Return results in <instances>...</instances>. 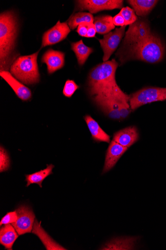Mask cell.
Segmentation results:
<instances>
[{
	"label": "cell",
	"instance_id": "1",
	"mask_svg": "<svg viewBox=\"0 0 166 250\" xmlns=\"http://www.w3.org/2000/svg\"><path fill=\"white\" fill-rule=\"evenodd\" d=\"M128 59L138 60L149 63L161 62L165 47L161 39L152 33L148 22L137 20L129 26L124 40Z\"/></svg>",
	"mask_w": 166,
	"mask_h": 250
},
{
	"label": "cell",
	"instance_id": "2",
	"mask_svg": "<svg viewBox=\"0 0 166 250\" xmlns=\"http://www.w3.org/2000/svg\"><path fill=\"white\" fill-rule=\"evenodd\" d=\"M18 22L15 14L7 11L0 15V70L8 71L17 59L15 54Z\"/></svg>",
	"mask_w": 166,
	"mask_h": 250
},
{
	"label": "cell",
	"instance_id": "3",
	"mask_svg": "<svg viewBox=\"0 0 166 250\" xmlns=\"http://www.w3.org/2000/svg\"><path fill=\"white\" fill-rule=\"evenodd\" d=\"M118 63L115 59L99 64L89 76V92L92 96L100 95L116 84L115 75Z\"/></svg>",
	"mask_w": 166,
	"mask_h": 250
},
{
	"label": "cell",
	"instance_id": "4",
	"mask_svg": "<svg viewBox=\"0 0 166 250\" xmlns=\"http://www.w3.org/2000/svg\"><path fill=\"white\" fill-rule=\"evenodd\" d=\"M39 51L29 56L18 57L12 64V75L21 83L33 84L39 81L37 59Z\"/></svg>",
	"mask_w": 166,
	"mask_h": 250
},
{
	"label": "cell",
	"instance_id": "5",
	"mask_svg": "<svg viewBox=\"0 0 166 250\" xmlns=\"http://www.w3.org/2000/svg\"><path fill=\"white\" fill-rule=\"evenodd\" d=\"M166 100V88L148 87L133 94L130 98V108L135 110L145 104Z\"/></svg>",
	"mask_w": 166,
	"mask_h": 250
},
{
	"label": "cell",
	"instance_id": "6",
	"mask_svg": "<svg viewBox=\"0 0 166 250\" xmlns=\"http://www.w3.org/2000/svg\"><path fill=\"white\" fill-rule=\"evenodd\" d=\"M76 2V11L87 10L92 14L104 10L121 9L124 3L122 0H79Z\"/></svg>",
	"mask_w": 166,
	"mask_h": 250
},
{
	"label": "cell",
	"instance_id": "7",
	"mask_svg": "<svg viewBox=\"0 0 166 250\" xmlns=\"http://www.w3.org/2000/svg\"><path fill=\"white\" fill-rule=\"evenodd\" d=\"M18 218L16 222L11 224L18 235L31 233L35 223V215L29 207L20 206L16 210Z\"/></svg>",
	"mask_w": 166,
	"mask_h": 250
},
{
	"label": "cell",
	"instance_id": "8",
	"mask_svg": "<svg viewBox=\"0 0 166 250\" xmlns=\"http://www.w3.org/2000/svg\"><path fill=\"white\" fill-rule=\"evenodd\" d=\"M126 26L117 28L115 31L105 35L103 39L99 41L103 50L104 62H107L116 50L125 35Z\"/></svg>",
	"mask_w": 166,
	"mask_h": 250
},
{
	"label": "cell",
	"instance_id": "9",
	"mask_svg": "<svg viewBox=\"0 0 166 250\" xmlns=\"http://www.w3.org/2000/svg\"><path fill=\"white\" fill-rule=\"evenodd\" d=\"M71 32L67 22L59 21L52 28L45 32L42 37L41 48L57 43L67 38Z\"/></svg>",
	"mask_w": 166,
	"mask_h": 250
},
{
	"label": "cell",
	"instance_id": "10",
	"mask_svg": "<svg viewBox=\"0 0 166 250\" xmlns=\"http://www.w3.org/2000/svg\"><path fill=\"white\" fill-rule=\"evenodd\" d=\"M99 95L109 96L114 100L117 104L121 118L126 119L129 116L130 106L129 102L130 97L125 94L117 84L108 92Z\"/></svg>",
	"mask_w": 166,
	"mask_h": 250
},
{
	"label": "cell",
	"instance_id": "11",
	"mask_svg": "<svg viewBox=\"0 0 166 250\" xmlns=\"http://www.w3.org/2000/svg\"><path fill=\"white\" fill-rule=\"evenodd\" d=\"M0 76L10 85L18 98L22 101H27L32 98L31 90L19 82L9 71L0 72Z\"/></svg>",
	"mask_w": 166,
	"mask_h": 250
},
{
	"label": "cell",
	"instance_id": "12",
	"mask_svg": "<svg viewBox=\"0 0 166 250\" xmlns=\"http://www.w3.org/2000/svg\"><path fill=\"white\" fill-rule=\"evenodd\" d=\"M128 149V148L112 140L107 152L103 173L104 174L111 170Z\"/></svg>",
	"mask_w": 166,
	"mask_h": 250
},
{
	"label": "cell",
	"instance_id": "13",
	"mask_svg": "<svg viewBox=\"0 0 166 250\" xmlns=\"http://www.w3.org/2000/svg\"><path fill=\"white\" fill-rule=\"evenodd\" d=\"M41 62L47 65L49 74H52L64 66L65 54L60 51L50 49L44 53Z\"/></svg>",
	"mask_w": 166,
	"mask_h": 250
},
{
	"label": "cell",
	"instance_id": "14",
	"mask_svg": "<svg viewBox=\"0 0 166 250\" xmlns=\"http://www.w3.org/2000/svg\"><path fill=\"white\" fill-rule=\"evenodd\" d=\"M93 100L110 118L116 120L121 119L117 104L111 97L97 95L93 96Z\"/></svg>",
	"mask_w": 166,
	"mask_h": 250
},
{
	"label": "cell",
	"instance_id": "15",
	"mask_svg": "<svg viewBox=\"0 0 166 250\" xmlns=\"http://www.w3.org/2000/svg\"><path fill=\"white\" fill-rule=\"evenodd\" d=\"M139 139L137 128L129 126L117 131L113 135V141L121 146L129 148L135 144Z\"/></svg>",
	"mask_w": 166,
	"mask_h": 250
},
{
	"label": "cell",
	"instance_id": "16",
	"mask_svg": "<svg viewBox=\"0 0 166 250\" xmlns=\"http://www.w3.org/2000/svg\"><path fill=\"white\" fill-rule=\"evenodd\" d=\"M85 120L94 141L110 143V136L101 128L95 120L90 116H85Z\"/></svg>",
	"mask_w": 166,
	"mask_h": 250
},
{
	"label": "cell",
	"instance_id": "17",
	"mask_svg": "<svg viewBox=\"0 0 166 250\" xmlns=\"http://www.w3.org/2000/svg\"><path fill=\"white\" fill-rule=\"evenodd\" d=\"M18 237V234L11 224L4 225L0 229V244L7 250H13L12 247Z\"/></svg>",
	"mask_w": 166,
	"mask_h": 250
},
{
	"label": "cell",
	"instance_id": "18",
	"mask_svg": "<svg viewBox=\"0 0 166 250\" xmlns=\"http://www.w3.org/2000/svg\"><path fill=\"white\" fill-rule=\"evenodd\" d=\"M138 237H123L113 239L101 250H134Z\"/></svg>",
	"mask_w": 166,
	"mask_h": 250
},
{
	"label": "cell",
	"instance_id": "19",
	"mask_svg": "<svg viewBox=\"0 0 166 250\" xmlns=\"http://www.w3.org/2000/svg\"><path fill=\"white\" fill-rule=\"evenodd\" d=\"M33 233L40 238L42 243L44 245L46 250H66L64 247L55 242L42 229L40 224L35 220L34 224Z\"/></svg>",
	"mask_w": 166,
	"mask_h": 250
},
{
	"label": "cell",
	"instance_id": "20",
	"mask_svg": "<svg viewBox=\"0 0 166 250\" xmlns=\"http://www.w3.org/2000/svg\"><path fill=\"white\" fill-rule=\"evenodd\" d=\"M128 2L133 8L138 16L143 17L150 13L158 1H156V0H130Z\"/></svg>",
	"mask_w": 166,
	"mask_h": 250
},
{
	"label": "cell",
	"instance_id": "21",
	"mask_svg": "<svg viewBox=\"0 0 166 250\" xmlns=\"http://www.w3.org/2000/svg\"><path fill=\"white\" fill-rule=\"evenodd\" d=\"M113 18L110 15L97 16L94 18L93 24L97 33L101 35H106L115 28L113 23Z\"/></svg>",
	"mask_w": 166,
	"mask_h": 250
},
{
	"label": "cell",
	"instance_id": "22",
	"mask_svg": "<svg viewBox=\"0 0 166 250\" xmlns=\"http://www.w3.org/2000/svg\"><path fill=\"white\" fill-rule=\"evenodd\" d=\"M71 48L75 53L80 65H83L85 63L93 51L92 48L87 47L84 44L83 40L71 43Z\"/></svg>",
	"mask_w": 166,
	"mask_h": 250
},
{
	"label": "cell",
	"instance_id": "23",
	"mask_svg": "<svg viewBox=\"0 0 166 250\" xmlns=\"http://www.w3.org/2000/svg\"><path fill=\"white\" fill-rule=\"evenodd\" d=\"M55 166L53 165L47 166V167L32 174L26 175V181L27 182V187L32 184H37L41 188L43 181L47 177L53 174Z\"/></svg>",
	"mask_w": 166,
	"mask_h": 250
},
{
	"label": "cell",
	"instance_id": "24",
	"mask_svg": "<svg viewBox=\"0 0 166 250\" xmlns=\"http://www.w3.org/2000/svg\"><path fill=\"white\" fill-rule=\"evenodd\" d=\"M94 18L90 13L80 12L71 16L68 21V24L71 30L76 29L84 22L92 23Z\"/></svg>",
	"mask_w": 166,
	"mask_h": 250
},
{
	"label": "cell",
	"instance_id": "25",
	"mask_svg": "<svg viewBox=\"0 0 166 250\" xmlns=\"http://www.w3.org/2000/svg\"><path fill=\"white\" fill-rule=\"evenodd\" d=\"M120 13L125 20L126 26L133 24L137 20L134 10L129 7L123 8Z\"/></svg>",
	"mask_w": 166,
	"mask_h": 250
},
{
	"label": "cell",
	"instance_id": "26",
	"mask_svg": "<svg viewBox=\"0 0 166 250\" xmlns=\"http://www.w3.org/2000/svg\"><path fill=\"white\" fill-rule=\"evenodd\" d=\"M79 86L73 80H67L65 84L63 94L67 98H71L75 93Z\"/></svg>",
	"mask_w": 166,
	"mask_h": 250
},
{
	"label": "cell",
	"instance_id": "27",
	"mask_svg": "<svg viewBox=\"0 0 166 250\" xmlns=\"http://www.w3.org/2000/svg\"><path fill=\"white\" fill-rule=\"evenodd\" d=\"M0 171L1 172L6 171L8 170L10 166V158L8 153L2 146H1L0 150Z\"/></svg>",
	"mask_w": 166,
	"mask_h": 250
},
{
	"label": "cell",
	"instance_id": "28",
	"mask_svg": "<svg viewBox=\"0 0 166 250\" xmlns=\"http://www.w3.org/2000/svg\"><path fill=\"white\" fill-rule=\"evenodd\" d=\"M18 216L17 211L8 212L1 220L0 226L12 224L17 221Z\"/></svg>",
	"mask_w": 166,
	"mask_h": 250
},
{
	"label": "cell",
	"instance_id": "29",
	"mask_svg": "<svg viewBox=\"0 0 166 250\" xmlns=\"http://www.w3.org/2000/svg\"><path fill=\"white\" fill-rule=\"evenodd\" d=\"M112 21L115 26H121V27L126 26L125 20L120 13H118L113 17Z\"/></svg>",
	"mask_w": 166,
	"mask_h": 250
},
{
	"label": "cell",
	"instance_id": "30",
	"mask_svg": "<svg viewBox=\"0 0 166 250\" xmlns=\"http://www.w3.org/2000/svg\"><path fill=\"white\" fill-rule=\"evenodd\" d=\"M88 24L89 23H86V22H84V23H82L78 26L77 32L80 36L86 38Z\"/></svg>",
	"mask_w": 166,
	"mask_h": 250
},
{
	"label": "cell",
	"instance_id": "31",
	"mask_svg": "<svg viewBox=\"0 0 166 250\" xmlns=\"http://www.w3.org/2000/svg\"><path fill=\"white\" fill-rule=\"evenodd\" d=\"M96 33L97 31L93 22L92 23H89L88 24V32L86 38H93L95 37Z\"/></svg>",
	"mask_w": 166,
	"mask_h": 250
}]
</instances>
